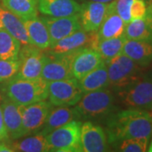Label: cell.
Listing matches in <instances>:
<instances>
[{
  "instance_id": "obj_14",
  "label": "cell",
  "mask_w": 152,
  "mask_h": 152,
  "mask_svg": "<svg viewBox=\"0 0 152 152\" xmlns=\"http://www.w3.org/2000/svg\"><path fill=\"white\" fill-rule=\"evenodd\" d=\"M103 60L96 50L86 48L74 53L71 61V75L76 80H80L84 76L96 69Z\"/></svg>"
},
{
  "instance_id": "obj_23",
  "label": "cell",
  "mask_w": 152,
  "mask_h": 152,
  "mask_svg": "<svg viewBox=\"0 0 152 152\" xmlns=\"http://www.w3.org/2000/svg\"><path fill=\"white\" fill-rule=\"evenodd\" d=\"M75 118H77V116L74 107L67 106L55 107L50 109L43 128L40 132L46 136L50 132L69 123Z\"/></svg>"
},
{
  "instance_id": "obj_3",
  "label": "cell",
  "mask_w": 152,
  "mask_h": 152,
  "mask_svg": "<svg viewBox=\"0 0 152 152\" xmlns=\"http://www.w3.org/2000/svg\"><path fill=\"white\" fill-rule=\"evenodd\" d=\"M114 102L113 93L105 88L83 94L78 103L74 106V108L77 118H96L110 113L113 108Z\"/></svg>"
},
{
  "instance_id": "obj_17",
  "label": "cell",
  "mask_w": 152,
  "mask_h": 152,
  "mask_svg": "<svg viewBox=\"0 0 152 152\" xmlns=\"http://www.w3.org/2000/svg\"><path fill=\"white\" fill-rule=\"evenodd\" d=\"M126 24L118 15L115 8V0L109 3L103 21L96 31L98 40L118 37L124 35Z\"/></svg>"
},
{
  "instance_id": "obj_24",
  "label": "cell",
  "mask_w": 152,
  "mask_h": 152,
  "mask_svg": "<svg viewBox=\"0 0 152 152\" xmlns=\"http://www.w3.org/2000/svg\"><path fill=\"white\" fill-rule=\"evenodd\" d=\"M125 41L126 39L124 35L118 37L97 40L94 49L97 51L103 62L107 64L115 57L122 53Z\"/></svg>"
},
{
  "instance_id": "obj_22",
  "label": "cell",
  "mask_w": 152,
  "mask_h": 152,
  "mask_svg": "<svg viewBox=\"0 0 152 152\" xmlns=\"http://www.w3.org/2000/svg\"><path fill=\"white\" fill-rule=\"evenodd\" d=\"M23 21L26 28L31 43L43 51L48 49L51 46L50 36L42 18L36 16Z\"/></svg>"
},
{
  "instance_id": "obj_34",
  "label": "cell",
  "mask_w": 152,
  "mask_h": 152,
  "mask_svg": "<svg viewBox=\"0 0 152 152\" xmlns=\"http://www.w3.org/2000/svg\"><path fill=\"white\" fill-rule=\"evenodd\" d=\"M145 19L146 20L148 25L150 26V27L151 28L152 30V2H151V3L148 4L146 10V15H145Z\"/></svg>"
},
{
  "instance_id": "obj_32",
  "label": "cell",
  "mask_w": 152,
  "mask_h": 152,
  "mask_svg": "<svg viewBox=\"0 0 152 152\" xmlns=\"http://www.w3.org/2000/svg\"><path fill=\"white\" fill-rule=\"evenodd\" d=\"M147 10L145 0H134L130 9V15L132 20L143 19L145 17Z\"/></svg>"
},
{
  "instance_id": "obj_20",
  "label": "cell",
  "mask_w": 152,
  "mask_h": 152,
  "mask_svg": "<svg viewBox=\"0 0 152 152\" xmlns=\"http://www.w3.org/2000/svg\"><path fill=\"white\" fill-rule=\"evenodd\" d=\"M122 53L134 61L137 64L145 67L152 61V43L145 41L126 40Z\"/></svg>"
},
{
  "instance_id": "obj_29",
  "label": "cell",
  "mask_w": 152,
  "mask_h": 152,
  "mask_svg": "<svg viewBox=\"0 0 152 152\" xmlns=\"http://www.w3.org/2000/svg\"><path fill=\"white\" fill-rule=\"evenodd\" d=\"M150 138H131L124 140L116 144L118 151L123 152H144L148 149Z\"/></svg>"
},
{
  "instance_id": "obj_35",
  "label": "cell",
  "mask_w": 152,
  "mask_h": 152,
  "mask_svg": "<svg viewBox=\"0 0 152 152\" xmlns=\"http://www.w3.org/2000/svg\"><path fill=\"white\" fill-rule=\"evenodd\" d=\"M87 1H91V2H98V3H103V4H109L114 0H87Z\"/></svg>"
},
{
  "instance_id": "obj_11",
  "label": "cell",
  "mask_w": 152,
  "mask_h": 152,
  "mask_svg": "<svg viewBox=\"0 0 152 152\" xmlns=\"http://www.w3.org/2000/svg\"><path fill=\"white\" fill-rule=\"evenodd\" d=\"M51 108L52 104L46 100L20 106L24 135H31L42 130Z\"/></svg>"
},
{
  "instance_id": "obj_15",
  "label": "cell",
  "mask_w": 152,
  "mask_h": 152,
  "mask_svg": "<svg viewBox=\"0 0 152 152\" xmlns=\"http://www.w3.org/2000/svg\"><path fill=\"white\" fill-rule=\"evenodd\" d=\"M1 108L9 138L16 140L24 137L20 106L4 97L1 103Z\"/></svg>"
},
{
  "instance_id": "obj_37",
  "label": "cell",
  "mask_w": 152,
  "mask_h": 152,
  "mask_svg": "<svg viewBox=\"0 0 152 152\" xmlns=\"http://www.w3.org/2000/svg\"><path fill=\"white\" fill-rule=\"evenodd\" d=\"M145 2H146L147 4H150V3H151V2H152V0H145Z\"/></svg>"
},
{
  "instance_id": "obj_33",
  "label": "cell",
  "mask_w": 152,
  "mask_h": 152,
  "mask_svg": "<svg viewBox=\"0 0 152 152\" xmlns=\"http://www.w3.org/2000/svg\"><path fill=\"white\" fill-rule=\"evenodd\" d=\"M0 141H10V138H9L5 125H4L1 106H0Z\"/></svg>"
},
{
  "instance_id": "obj_1",
  "label": "cell",
  "mask_w": 152,
  "mask_h": 152,
  "mask_svg": "<svg viewBox=\"0 0 152 152\" xmlns=\"http://www.w3.org/2000/svg\"><path fill=\"white\" fill-rule=\"evenodd\" d=\"M151 134L152 117L146 110H123L111 115L107 123V140L113 145L124 140L151 138Z\"/></svg>"
},
{
  "instance_id": "obj_13",
  "label": "cell",
  "mask_w": 152,
  "mask_h": 152,
  "mask_svg": "<svg viewBox=\"0 0 152 152\" xmlns=\"http://www.w3.org/2000/svg\"><path fill=\"white\" fill-rule=\"evenodd\" d=\"M42 20L48 28L51 45L82 28L79 14L66 17L46 15L42 17Z\"/></svg>"
},
{
  "instance_id": "obj_8",
  "label": "cell",
  "mask_w": 152,
  "mask_h": 152,
  "mask_svg": "<svg viewBox=\"0 0 152 152\" xmlns=\"http://www.w3.org/2000/svg\"><path fill=\"white\" fill-rule=\"evenodd\" d=\"M44 51L33 44L21 45L19 53L20 67L15 76L26 80L40 79L44 63Z\"/></svg>"
},
{
  "instance_id": "obj_26",
  "label": "cell",
  "mask_w": 152,
  "mask_h": 152,
  "mask_svg": "<svg viewBox=\"0 0 152 152\" xmlns=\"http://www.w3.org/2000/svg\"><path fill=\"white\" fill-rule=\"evenodd\" d=\"M14 151L22 152H46L49 151L46 136L41 132L36 133L31 136L23 140L10 143Z\"/></svg>"
},
{
  "instance_id": "obj_5",
  "label": "cell",
  "mask_w": 152,
  "mask_h": 152,
  "mask_svg": "<svg viewBox=\"0 0 152 152\" xmlns=\"http://www.w3.org/2000/svg\"><path fill=\"white\" fill-rule=\"evenodd\" d=\"M109 86L119 91L135 82L142 76L141 66L126 55H118L107 64Z\"/></svg>"
},
{
  "instance_id": "obj_16",
  "label": "cell",
  "mask_w": 152,
  "mask_h": 152,
  "mask_svg": "<svg viewBox=\"0 0 152 152\" xmlns=\"http://www.w3.org/2000/svg\"><path fill=\"white\" fill-rule=\"evenodd\" d=\"M108 4L87 1L80 5L79 13L82 29L86 31H96L103 21Z\"/></svg>"
},
{
  "instance_id": "obj_21",
  "label": "cell",
  "mask_w": 152,
  "mask_h": 152,
  "mask_svg": "<svg viewBox=\"0 0 152 152\" xmlns=\"http://www.w3.org/2000/svg\"><path fill=\"white\" fill-rule=\"evenodd\" d=\"M78 81L84 94L107 88L109 86V80L107 64L102 61L96 69L88 73Z\"/></svg>"
},
{
  "instance_id": "obj_31",
  "label": "cell",
  "mask_w": 152,
  "mask_h": 152,
  "mask_svg": "<svg viewBox=\"0 0 152 152\" xmlns=\"http://www.w3.org/2000/svg\"><path fill=\"white\" fill-rule=\"evenodd\" d=\"M134 0H115V8L125 24L132 20L130 15V9Z\"/></svg>"
},
{
  "instance_id": "obj_19",
  "label": "cell",
  "mask_w": 152,
  "mask_h": 152,
  "mask_svg": "<svg viewBox=\"0 0 152 152\" xmlns=\"http://www.w3.org/2000/svg\"><path fill=\"white\" fill-rule=\"evenodd\" d=\"M0 20L2 22L3 28L11 36L16 38L21 45L31 44L24 21L4 6H0Z\"/></svg>"
},
{
  "instance_id": "obj_28",
  "label": "cell",
  "mask_w": 152,
  "mask_h": 152,
  "mask_svg": "<svg viewBox=\"0 0 152 152\" xmlns=\"http://www.w3.org/2000/svg\"><path fill=\"white\" fill-rule=\"evenodd\" d=\"M21 43L4 28L0 30V59L15 61L19 59Z\"/></svg>"
},
{
  "instance_id": "obj_18",
  "label": "cell",
  "mask_w": 152,
  "mask_h": 152,
  "mask_svg": "<svg viewBox=\"0 0 152 152\" xmlns=\"http://www.w3.org/2000/svg\"><path fill=\"white\" fill-rule=\"evenodd\" d=\"M38 10L48 16H71L80 13V4L75 0H38Z\"/></svg>"
},
{
  "instance_id": "obj_7",
  "label": "cell",
  "mask_w": 152,
  "mask_h": 152,
  "mask_svg": "<svg viewBox=\"0 0 152 152\" xmlns=\"http://www.w3.org/2000/svg\"><path fill=\"white\" fill-rule=\"evenodd\" d=\"M48 98L52 106L74 107L83 94L78 80L69 78L48 83Z\"/></svg>"
},
{
  "instance_id": "obj_9",
  "label": "cell",
  "mask_w": 152,
  "mask_h": 152,
  "mask_svg": "<svg viewBox=\"0 0 152 152\" xmlns=\"http://www.w3.org/2000/svg\"><path fill=\"white\" fill-rule=\"evenodd\" d=\"M44 54V63L41 75L42 80L48 83L72 78L71 61L74 53L69 54H58L45 50Z\"/></svg>"
},
{
  "instance_id": "obj_38",
  "label": "cell",
  "mask_w": 152,
  "mask_h": 152,
  "mask_svg": "<svg viewBox=\"0 0 152 152\" xmlns=\"http://www.w3.org/2000/svg\"><path fill=\"white\" fill-rule=\"evenodd\" d=\"M3 28V25H2V22H1V20H0V30Z\"/></svg>"
},
{
  "instance_id": "obj_30",
  "label": "cell",
  "mask_w": 152,
  "mask_h": 152,
  "mask_svg": "<svg viewBox=\"0 0 152 152\" xmlns=\"http://www.w3.org/2000/svg\"><path fill=\"white\" fill-rule=\"evenodd\" d=\"M20 67L19 59L15 61L0 59V84L15 75Z\"/></svg>"
},
{
  "instance_id": "obj_25",
  "label": "cell",
  "mask_w": 152,
  "mask_h": 152,
  "mask_svg": "<svg viewBox=\"0 0 152 152\" xmlns=\"http://www.w3.org/2000/svg\"><path fill=\"white\" fill-rule=\"evenodd\" d=\"M2 6L22 20L37 16L38 0H2Z\"/></svg>"
},
{
  "instance_id": "obj_27",
  "label": "cell",
  "mask_w": 152,
  "mask_h": 152,
  "mask_svg": "<svg viewBox=\"0 0 152 152\" xmlns=\"http://www.w3.org/2000/svg\"><path fill=\"white\" fill-rule=\"evenodd\" d=\"M124 37L126 40L145 41L152 43V30L145 18L132 20L126 24Z\"/></svg>"
},
{
  "instance_id": "obj_12",
  "label": "cell",
  "mask_w": 152,
  "mask_h": 152,
  "mask_svg": "<svg viewBox=\"0 0 152 152\" xmlns=\"http://www.w3.org/2000/svg\"><path fill=\"white\" fill-rule=\"evenodd\" d=\"M80 145L84 152L107 151L109 149L106 132L101 126L90 121L81 124Z\"/></svg>"
},
{
  "instance_id": "obj_39",
  "label": "cell",
  "mask_w": 152,
  "mask_h": 152,
  "mask_svg": "<svg viewBox=\"0 0 152 152\" xmlns=\"http://www.w3.org/2000/svg\"><path fill=\"white\" fill-rule=\"evenodd\" d=\"M150 113H151V117H152V111L151 112H150Z\"/></svg>"
},
{
  "instance_id": "obj_4",
  "label": "cell",
  "mask_w": 152,
  "mask_h": 152,
  "mask_svg": "<svg viewBox=\"0 0 152 152\" xmlns=\"http://www.w3.org/2000/svg\"><path fill=\"white\" fill-rule=\"evenodd\" d=\"M81 122L72 120L46 135L49 151L81 152L80 127Z\"/></svg>"
},
{
  "instance_id": "obj_10",
  "label": "cell",
  "mask_w": 152,
  "mask_h": 152,
  "mask_svg": "<svg viewBox=\"0 0 152 152\" xmlns=\"http://www.w3.org/2000/svg\"><path fill=\"white\" fill-rule=\"evenodd\" d=\"M97 40L96 31H86L81 28L53 43L47 50L58 54H69L86 48H94Z\"/></svg>"
},
{
  "instance_id": "obj_2",
  "label": "cell",
  "mask_w": 152,
  "mask_h": 152,
  "mask_svg": "<svg viewBox=\"0 0 152 152\" xmlns=\"http://www.w3.org/2000/svg\"><path fill=\"white\" fill-rule=\"evenodd\" d=\"M1 84L0 90L3 96L20 106L48 99V82L42 78L26 80L15 75Z\"/></svg>"
},
{
  "instance_id": "obj_6",
  "label": "cell",
  "mask_w": 152,
  "mask_h": 152,
  "mask_svg": "<svg viewBox=\"0 0 152 152\" xmlns=\"http://www.w3.org/2000/svg\"><path fill=\"white\" fill-rule=\"evenodd\" d=\"M118 96L129 108L152 109V79L142 76L129 86L118 91Z\"/></svg>"
},
{
  "instance_id": "obj_36",
  "label": "cell",
  "mask_w": 152,
  "mask_h": 152,
  "mask_svg": "<svg viewBox=\"0 0 152 152\" xmlns=\"http://www.w3.org/2000/svg\"><path fill=\"white\" fill-rule=\"evenodd\" d=\"M147 151L150 152H152V141H151V145H150V147L148 148V150H147Z\"/></svg>"
}]
</instances>
